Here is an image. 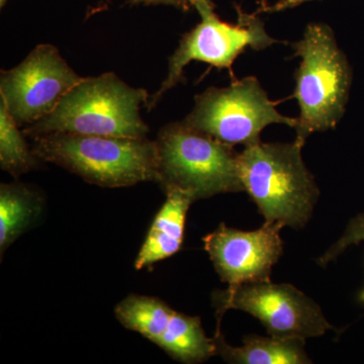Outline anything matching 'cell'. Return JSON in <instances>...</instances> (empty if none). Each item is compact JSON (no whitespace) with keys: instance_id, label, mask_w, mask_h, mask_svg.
I'll list each match as a JSON object with an SVG mask.
<instances>
[{"instance_id":"obj_3","label":"cell","mask_w":364,"mask_h":364,"mask_svg":"<svg viewBox=\"0 0 364 364\" xmlns=\"http://www.w3.org/2000/svg\"><path fill=\"white\" fill-rule=\"evenodd\" d=\"M33 152L90 183L117 188L159 182L156 141L52 133L33 136Z\"/></svg>"},{"instance_id":"obj_13","label":"cell","mask_w":364,"mask_h":364,"mask_svg":"<svg viewBox=\"0 0 364 364\" xmlns=\"http://www.w3.org/2000/svg\"><path fill=\"white\" fill-rule=\"evenodd\" d=\"M182 363H200L217 354L214 338H208L198 317L174 311L156 344Z\"/></svg>"},{"instance_id":"obj_20","label":"cell","mask_w":364,"mask_h":364,"mask_svg":"<svg viewBox=\"0 0 364 364\" xmlns=\"http://www.w3.org/2000/svg\"><path fill=\"white\" fill-rule=\"evenodd\" d=\"M7 1H9V0H0V6L4 7L6 6Z\"/></svg>"},{"instance_id":"obj_16","label":"cell","mask_w":364,"mask_h":364,"mask_svg":"<svg viewBox=\"0 0 364 364\" xmlns=\"http://www.w3.org/2000/svg\"><path fill=\"white\" fill-rule=\"evenodd\" d=\"M21 127L0 98V166L18 177L37 167V156L30 150Z\"/></svg>"},{"instance_id":"obj_10","label":"cell","mask_w":364,"mask_h":364,"mask_svg":"<svg viewBox=\"0 0 364 364\" xmlns=\"http://www.w3.org/2000/svg\"><path fill=\"white\" fill-rule=\"evenodd\" d=\"M282 228L279 223L265 222L259 229L242 231L222 223L203 237V247L220 279L229 287L268 282L284 253Z\"/></svg>"},{"instance_id":"obj_8","label":"cell","mask_w":364,"mask_h":364,"mask_svg":"<svg viewBox=\"0 0 364 364\" xmlns=\"http://www.w3.org/2000/svg\"><path fill=\"white\" fill-rule=\"evenodd\" d=\"M213 299L218 320L227 311H242L257 318L272 336L308 339L333 328L321 306L289 284L252 282L215 291Z\"/></svg>"},{"instance_id":"obj_18","label":"cell","mask_w":364,"mask_h":364,"mask_svg":"<svg viewBox=\"0 0 364 364\" xmlns=\"http://www.w3.org/2000/svg\"><path fill=\"white\" fill-rule=\"evenodd\" d=\"M308 1H313V0H279L273 6H263L259 9V13H277V11L294 9V7L299 6V4Z\"/></svg>"},{"instance_id":"obj_11","label":"cell","mask_w":364,"mask_h":364,"mask_svg":"<svg viewBox=\"0 0 364 364\" xmlns=\"http://www.w3.org/2000/svg\"><path fill=\"white\" fill-rule=\"evenodd\" d=\"M166 202L157 213L140 252L136 256V270L166 259L181 250L184 239L186 215L193 198L177 189L166 191Z\"/></svg>"},{"instance_id":"obj_4","label":"cell","mask_w":364,"mask_h":364,"mask_svg":"<svg viewBox=\"0 0 364 364\" xmlns=\"http://www.w3.org/2000/svg\"><path fill=\"white\" fill-rule=\"evenodd\" d=\"M293 47L301 58L294 73V97L299 107L294 130L296 140L305 145L312 134L334 129L343 117L352 74L331 26L310 23Z\"/></svg>"},{"instance_id":"obj_9","label":"cell","mask_w":364,"mask_h":364,"mask_svg":"<svg viewBox=\"0 0 364 364\" xmlns=\"http://www.w3.org/2000/svg\"><path fill=\"white\" fill-rule=\"evenodd\" d=\"M79 76L51 44H40L18 66L2 71L0 98L20 127L51 114Z\"/></svg>"},{"instance_id":"obj_15","label":"cell","mask_w":364,"mask_h":364,"mask_svg":"<svg viewBox=\"0 0 364 364\" xmlns=\"http://www.w3.org/2000/svg\"><path fill=\"white\" fill-rule=\"evenodd\" d=\"M114 312L124 328L157 344L174 310L156 298L131 294L116 306Z\"/></svg>"},{"instance_id":"obj_12","label":"cell","mask_w":364,"mask_h":364,"mask_svg":"<svg viewBox=\"0 0 364 364\" xmlns=\"http://www.w3.org/2000/svg\"><path fill=\"white\" fill-rule=\"evenodd\" d=\"M217 354L232 364H311L305 350L306 340L299 337L247 335L243 345L233 347L218 331L215 337Z\"/></svg>"},{"instance_id":"obj_6","label":"cell","mask_w":364,"mask_h":364,"mask_svg":"<svg viewBox=\"0 0 364 364\" xmlns=\"http://www.w3.org/2000/svg\"><path fill=\"white\" fill-rule=\"evenodd\" d=\"M193 9L200 14V23L184 33L170 57L166 78L146 105L149 111L181 80L184 68L191 62H203L215 68L231 71L235 60L247 48L262 51L279 43L270 37L264 23L255 14L239 11L238 23L232 25L218 16L212 0H193Z\"/></svg>"},{"instance_id":"obj_5","label":"cell","mask_w":364,"mask_h":364,"mask_svg":"<svg viewBox=\"0 0 364 364\" xmlns=\"http://www.w3.org/2000/svg\"><path fill=\"white\" fill-rule=\"evenodd\" d=\"M159 183L193 202L221 193H242L238 155L232 146L182 122L165 124L156 140Z\"/></svg>"},{"instance_id":"obj_2","label":"cell","mask_w":364,"mask_h":364,"mask_svg":"<svg viewBox=\"0 0 364 364\" xmlns=\"http://www.w3.org/2000/svg\"><path fill=\"white\" fill-rule=\"evenodd\" d=\"M149 95L127 85L112 72L83 77L62 98L56 109L25 127L26 136L52 133L144 139L149 128L141 117Z\"/></svg>"},{"instance_id":"obj_17","label":"cell","mask_w":364,"mask_h":364,"mask_svg":"<svg viewBox=\"0 0 364 364\" xmlns=\"http://www.w3.org/2000/svg\"><path fill=\"white\" fill-rule=\"evenodd\" d=\"M360 242H364V213L350 220L339 240L335 242L331 247L318 258V264L326 267L341 255L345 249L350 247L351 245H358ZM359 299L364 304V289L359 294Z\"/></svg>"},{"instance_id":"obj_19","label":"cell","mask_w":364,"mask_h":364,"mask_svg":"<svg viewBox=\"0 0 364 364\" xmlns=\"http://www.w3.org/2000/svg\"><path fill=\"white\" fill-rule=\"evenodd\" d=\"M133 1L144 4H164V6H176L183 11H188L193 7V0H133Z\"/></svg>"},{"instance_id":"obj_1","label":"cell","mask_w":364,"mask_h":364,"mask_svg":"<svg viewBox=\"0 0 364 364\" xmlns=\"http://www.w3.org/2000/svg\"><path fill=\"white\" fill-rule=\"evenodd\" d=\"M291 143L258 142L238 155L244 191L265 222L303 229L312 218L320 189L306 168L301 149Z\"/></svg>"},{"instance_id":"obj_14","label":"cell","mask_w":364,"mask_h":364,"mask_svg":"<svg viewBox=\"0 0 364 364\" xmlns=\"http://www.w3.org/2000/svg\"><path fill=\"white\" fill-rule=\"evenodd\" d=\"M42 200L37 191L21 183L0 186V249L1 254L40 215Z\"/></svg>"},{"instance_id":"obj_7","label":"cell","mask_w":364,"mask_h":364,"mask_svg":"<svg viewBox=\"0 0 364 364\" xmlns=\"http://www.w3.org/2000/svg\"><path fill=\"white\" fill-rule=\"evenodd\" d=\"M183 123L226 145L244 147L260 142L269 124L294 128L296 119L280 114L259 81L249 76L228 87H210L195 97Z\"/></svg>"}]
</instances>
